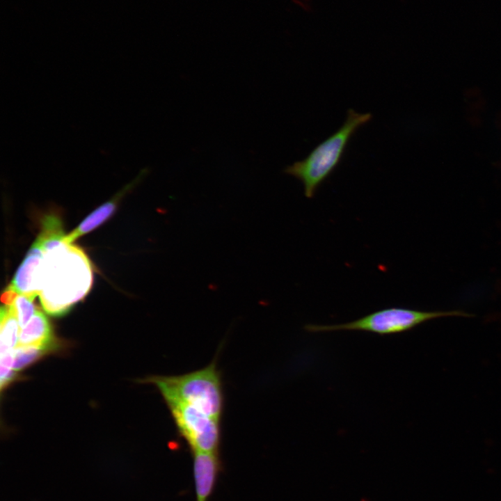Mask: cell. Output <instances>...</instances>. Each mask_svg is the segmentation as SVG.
I'll return each instance as SVG.
<instances>
[{"mask_svg": "<svg viewBox=\"0 0 501 501\" xmlns=\"http://www.w3.org/2000/svg\"><path fill=\"white\" fill-rule=\"evenodd\" d=\"M92 267L86 255L76 246L61 242L43 251L37 288L44 310L61 316L89 292Z\"/></svg>", "mask_w": 501, "mask_h": 501, "instance_id": "obj_1", "label": "cell"}, {"mask_svg": "<svg viewBox=\"0 0 501 501\" xmlns=\"http://www.w3.org/2000/svg\"><path fill=\"white\" fill-rule=\"evenodd\" d=\"M372 118L370 113L349 109L345 121L335 132L318 144L305 159L286 168V173L301 182L306 198L315 196L321 184L342 161L352 137Z\"/></svg>", "mask_w": 501, "mask_h": 501, "instance_id": "obj_2", "label": "cell"}, {"mask_svg": "<svg viewBox=\"0 0 501 501\" xmlns=\"http://www.w3.org/2000/svg\"><path fill=\"white\" fill-rule=\"evenodd\" d=\"M141 382L156 385L165 401L184 402L221 420L224 399L216 359L194 372L177 376H152Z\"/></svg>", "mask_w": 501, "mask_h": 501, "instance_id": "obj_3", "label": "cell"}, {"mask_svg": "<svg viewBox=\"0 0 501 501\" xmlns=\"http://www.w3.org/2000/svg\"><path fill=\"white\" fill-rule=\"evenodd\" d=\"M472 316L461 310L422 311L404 308H388L350 322L331 325L309 324L304 326V329L313 333L348 331L388 335L407 332L424 322L438 318Z\"/></svg>", "mask_w": 501, "mask_h": 501, "instance_id": "obj_4", "label": "cell"}, {"mask_svg": "<svg viewBox=\"0 0 501 501\" xmlns=\"http://www.w3.org/2000/svg\"><path fill=\"white\" fill-rule=\"evenodd\" d=\"M179 434L191 451L218 453L221 444V420L184 402L165 401Z\"/></svg>", "mask_w": 501, "mask_h": 501, "instance_id": "obj_5", "label": "cell"}, {"mask_svg": "<svg viewBox=\"0 0 501 501\" xmlns=\"http://www.w3.org/2000/svg\"><path fill=\"white\" fill-rule=\"evenodd\" d=\"M193 456L196 501H208L221 470L218 453L195 452Z\"/></svg>", "mask_w": 501, "mask_h": 501, "instance_id": "obj_6", "label": "cell"}, {"mask_svg": "<svg viewBox=\"0 0 501 501\" xmlns=\"http://www.w3.org/2000/svg\"><path fill=\"white\" fill-rule=\"evenodd\" d=\"M42 257V250L34 242L7 288L33 299L38 296L37 280Z\"/></svg>", "mask_w": 501, "mask_h": 501, "instance_id": "obj_7", "label": "cell"}, {"mask_svg": "<svg viewBox=\"0 0 501 501\" xmlns=\"http://www.w3.org/2000/svg\"><path fill=\"white\" fill-rule=\"evenodd\" d=\"M17 347H35L49 351L56 348L49 321L43 312L36 310L29 322L21 328Z\"/></svg>", "mask_w": 501, "mask_h": 501, "instance_id": "obj_8", "label": "cell"}, {"mask_svg": "<svg viewBox=\"0 0 501 501\" xmlns=\"http://www.w3.org/2000/svg\"><path fill=\"white\" fill-rule=\"evenodd\" d=\"M143 173L144 172H141L132 182L127 184L112 199L104 202L90 213L78 227L67 235L64 236L63 241L70 244L79 237L90 232L106 221L115 212L119 200L138 183Z\"/></svg>", "mask_w": 501, "mask_h": 501, "instance_id": "obj_9", "label": "cell"}, {"mask_svg": "<svg viewBox=\"0 0 501 501\" xmlns=\"http://www.w3.org/2000/svg\"><path fill=\"white\" fill-rule=\"evenodd\" d=\"M20 330L13 307L3 305L0 315L1 355L13 351L16 348Z\"/></svg>", "mask_w": 501, "mask_h": 501, "instance_id": "obj_10", "label": "cell"}, {"mask_svg": "<svg viewBox=\"0 0 501 501\" xmlns=\"http://www.w3.org/2000/svg\"><path fill=\"white\" fill-rule=\"evenodd\" d=\"M42 223L41 232L34 242L46 251L61 244L65 234L61 219L56 216L48 215Z\"/></svg>", "mask_w": 501, "mask_h": 501, "instance_id": "obj_11", "label": "cell"}, {"mask_svg": "<svg viewBox=\"0 0 501 501\" xmlns=\"http://www.w3.org/2000/svg\"><path fill=\"white\" fill-rule=\"evenodd\" d=\"M33 299L27 295L17 294L10 305L14 308L20 328H24L29 322L36 311Z\"/></svg>", "mask_w": 501, "mask_h": 501, "instance_id": "obj_12", "label": "cell"}, {"mask_svg": "<svg viewBox=\"0 0 501 501\" xmlns=\"http://www.w3.org/2000/svg\"><path fill=\"white\" fill-rule=\"evenodd\" d=\"M47 349L35 347H17L13 350L14 362L13 369L19 370L37 360L45 353Z\"/></svg>", "mask_w": 501, "mask_h": 501, "instance_id": "obj_13", "label": "cell"}]
</instances>
